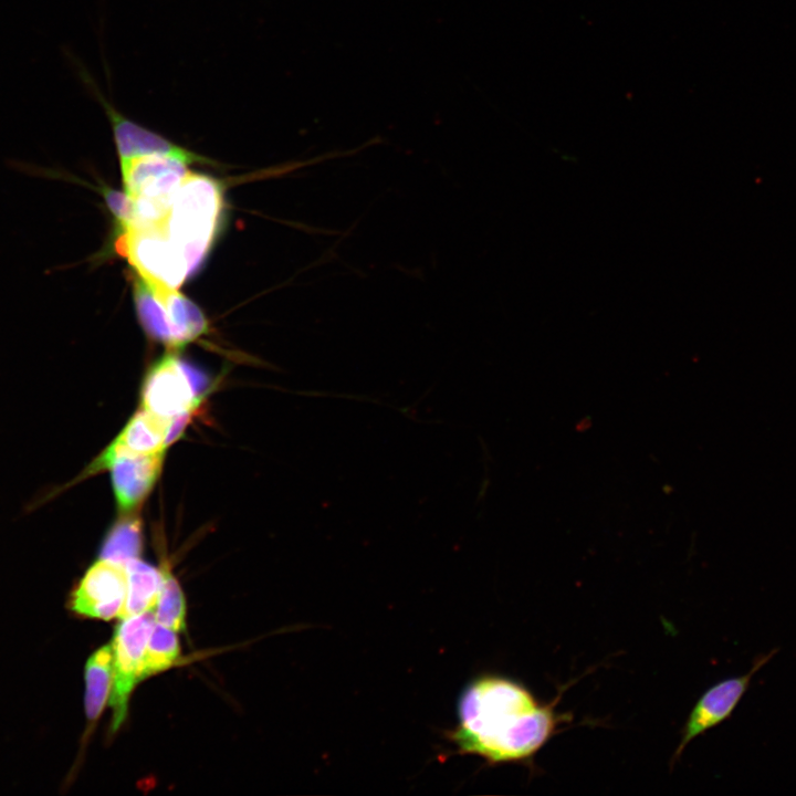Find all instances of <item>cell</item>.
Wrapping results in <instances>:
<instances>
[{
	"label": "cell",
	"instance_id": "1",
	"mask_svg": "<svg viewBox=\"0 0 796 796\" xmlns=\"http://www.w3.org/2000/svg\"><path fill=\"white\" fill-rule=\"evenodd\" d=\"M541 704L521 683L485 674L471 681L458 701V724L449 733L460 754L490 764L528 762L568 716Z\"/></svg>",
	"mask_w": 796,
	"mask_h": 796
},
{
	"label": "cell",
	"instance_id": "2",
	"mask_svg": "<svg viewBox=\"0 0 796 796\" xmlns=\"http://www.w3.org/2000/svg\"><path fill=\"white\" fill-rule=\"evenodd\" d=\"M222 188L216 179L189 172L163 221L156 226L193 274L208 255L219 229Z\"/></svg>",
	"mask_w": 796,
	"mask_h": 796
},
{
	"label": "cell",
	"instance_id": "3",
	"mask_svg": "<svg viewBox=\"0 0 796 796\" xmlns=\"http://www.w3.org/2000/svg\"><path fill=\"white\" fill-rule=\"evenodd\" d=\"M189 164L180 157L160 155L121 161L124 188L133 210V221L126 230L156 227L163 221L190 172Z\"/></svg>",
	"mask_w": 796,
	"mask_h": 796
},
{
	"label": "cell",
	"instance_id": "4",
	"mask_svg": "<svg viewBox=\"0 0 796 796\" xmlns=\"http://www.w3.org/2000/svg\"><path fill=\"white\" fill-rule=\"evenodd\" d=\"M134 304L144 331L169 347L184 346L208 332L201 310L175 289L134 281Z\"/></svg>",
	"mask_w": 796,
	"mask_h": 796
},
{
	"label": "cell",
	"instance_id": "5",
	"mask_svg": "<svg viewBox=\"0 0 796 796\" xmlns=\"http://www.w3.org/2000/svg\"><path fill=\"white\" fill-rule=\"evenodd\" d=\"M209 384L202 370L176 355L167 354L150 367L144 379L143 408L165 418L193 412Z\"/></svg>",
	"mask_w": 796,
	"mask_h": 796
},
{
	"label": "cell",
	"instance_id": "6",
	"mask_svg": "<svg viewBox=\"0 0 796 796\" xmlns=\"http://www.w3.org/2000/svg\"><path fill=\"white\" fill-rule=\"evenodd\" d=\"M164 453L129 454L111 453L104 450L72 482L41 495L38 502L43 504L62 492V490L74 485L81 480L103 470H109L118 509L124 513H132L147 498L157 481L164 461Z\"/></svg>",
	"mask_w": 796,
	"mask_h": 796
},
{
	"label": "cell",
	"instance_id": "7",
	"mask_svg": "<svg viewBox=\"0 0 796 796\" xmlns=\"http://www.w3.org/2000/svg\"><path fill=\"white\" fill-rule=\"evenodd\" d=\"M154 609L122 619L112 642L114 651V678L109 695L113 709L112 730L116 731L125 720L132 690L145 678L146 647L155 624Z\"/></svg>",
	"mask_w": 796,
	"mask_h": 796
},
{
	"label": "cell",
	"instance_id": "8",
	"mask_svg": "<svg viewBox=\"0 0 796 796\" xmlns=\"http://www.w3.org/2000/svg\"><path fill=\"white\" fill-rule=\"evenodd\" d=\"M115 248L147 282L177 290L191 275L185 259L157 227L121 231Z\"/></svg>",
	"mask_w": 796,
	"mask_h": 796
},
{
	"label": "cell",
	"instance_id": "9",
	"mask_svg": "<svg viewBox=\"0 0 796 796\" xmlns=\"http://www.w3.org/2000/svg\"><path fill=\"white\" fill-rule=\"evenodd\" d=\"M777 652L757 656L752 668L744 674L726 678L710 687L696 701L682 729L681 741L674 751L671 764L677 762L685 746L696 736L727 720L746 693L755 673Z\"/></svg>",
	"mask_w": 796,
	"mask_h": 796
},
{
	"label": "cell",
	"instance_id": "10",
	"mask_svg": "<svg viewBox=\"0 0 796 796\" xmlns=\"http://www.w3.org/2000/svg\"><path fill=\"white\" fill-rule=\"evenodd\" d=\"M127 593L123 564L100 558L84 574L71 596V608L78 615L109 620L119 617Z\"/></svg>",
	"mask_w": 796,
	"mask_h": 796
},
{
	"label": "cell",
	"instance_id": "11",
	"mask_svg": "<svg viewBox=\"0 0 796 796\" xmlns=\"http://www.w3.org/2000/svg\"><path fill=\"white\" fill-rule=\"evenodd\" d=\"M83 78L111 123L119 161L154 155L176 156L190 163L205 161L190 150L127 118L100 92L90 75L85 74Z\"/></svg>",
	"mask_w": 796,
	"mask_h": 796
},
{
	"label": "cell",
	"instance_id": "12",
	"mask_svg": "<svg viewBox=\"0 0 796 796\" xmlns=\"http://www.w3.org/2000/svg\"><path fill=\"white\" fill-rule=\"evenodd\" d=\"M171 419L145 409L140 410L130 418L105 450L111 453L129 454L165 452Z\"/></svg>",
	"mask_w": 796,
	"mask_h": 796
},
{
	"label": "cell",
	"instance_id": "13",
	"mask_svg": "<svg viewBox=\"0 0 796 796\" xmlns=\"http://www.w3.org/2000/svg\"><path fill=\"white\" fill-rule=\"evenodd\" d=\"M127 574V593L118 618L126 619L154 609L160 593L163 570L138 559L124 564Z\"/></svg>",
	"mask_w": 796,
	"mask_h": 796
},
{
	"label": "cell",
	"instance_id": "14",
	"mask_svg": "<svg viewBox=\"0 0 796 796\" xmlns=\"http://www.w3.org/2000/svg\"><path fill=\"white\" fill-rule=\"evenodd\" d=\"M84 708L88 721H95L111 695L114 678V651L112 643L97 649L85 664Z\"/></svg>",
	"mask_w": 796,
	"mask_h": 796
},
{
	"label": "cell",
	"instance_id": "15",
	"mask_svg": "<svg viewBox=\"0 0 796 796\" xmlns=\"http://www.w3.org/2000/svg\"><path fill=\"white\" fill-rule=\"evenodd\" d=\"M142 523L139 519L125 516L107 532L100 549V558L125 564L138 558L142 552Z\"/></svg>",
	"mask_w": 796,
	"mask_h": 796
},
{
	"label": "cell",
	"instance_id": "16",
	"mask_svg": "<svg viewBox=\"0 0 796 796\" xmlns=\"http://www.w3.org/2000/svg\"><path fill=\"white\" fill-rule=\"evenodd\" d=\"M163 583L156 603L155 619L160 625L178 632L186 627V603L184 593L171 573L163 568Z\"/></svg>",
	"mask_w": 796,
	"mask_h": 796
},
{
	"label": "cell",
	"instance_id": "17",
	"mask_svg": "<svg viewBox=\"0 0 796 796\" xmlns=\"http://www.w3.org/2000/svg\"><path fill=\"white\" fill-rule=\"evenodd\" d=\"M179 653L180 647L176 631L155 621L146 647L145 678L169 668L177 660Z\"/></svg>",
	"mask_w": 796,
	"mask_h": 796
}]
</instances>
